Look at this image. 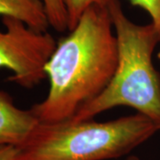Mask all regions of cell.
Returning <instances> with one entry per match:
<instances>
[{
  "instance_id": "obj_9",
  "label": "cell",
  "mask_w": 160,
  "mask_h": 160,
  "mask_svg": "<svg viewBox=\"0 0 160 160\" xmlns=\"http://www.w3.org/2000/svg\"><path fill=\"white\" fill-rule=\"evenodd\" d=\"M132 5L139 6L147 12L151 18V23L160 37V0H129Z\"/></svg>"
},
{
  "instance_id": "obj_8",
  "label": "cell",
  "mask_w": 160,
  "mask_h": 160,
  "mask_svg": "<svg viewBox=\"0 0 160 160\" xmlns=\"http://www.w3.org/2000/svg\"><path fill=\"white\" fill-rule=\"evenodd\" d=\"M46 8L49 24L59 32L68 29L67 12L62 0H42Z\"/></svg>"
},
{
  "instance_id": "obj_5",
  "label": "cell",
  "mask_w": 160,
  "mask_h": 160,
  "mask_svg": "<svg viewBox=\"0 0 160 160\" xmlns=\"http://www.w3.org/2000/svg\"><path fill=\"white\" fill-rule=\"evenodd\" d=\"M38 123L31 109L18 108L11 96L0 90V146L20 147Z\"/></svg>"
},
{
  "instance_id": "obj_11",
  "label": "cell",
  "mask_w": 160,
  "mask_h": 160,
  "mask_svg": "<svg viewBox=\"0 0 160 160\" xmlns=\"http://www.w3.org/2000/svg\"><path fill=\"white\" fill-rule=\"evenodd\" d=\"M125 160H140V159H139V158H137L136 156H129V157H127Z\"/></svg>"
},
{
  "instance_id": "obj_12",
  "label": "cell",
  "mask_w": 160,
  "mask_h": 160,
  "mask_svg": "<svg viewBox=\"0 0 160 160\" xmlns=\"http://www.w3.org/2000/svg\"><path fill=\"white\" fill-rule=\"evenodd\" d=\"M158 59L160 60V51H159V52H158Z\"/></svg>"
},
{
  "instance_id": "obj_4",
  "label": "cell",
  "mask_w": 160,
  "mask_h": 160,
  "mask_svg": "<svg viewBox=\"0 0 160 160\" xmlns=\"http://www.w3.org/2000/svg\"><path fill=\"white\" fill-rule=\"evenodd\" d=\"M6 29L0 30V68L10 69L9 81L32 88L46 78V66L57 42L47 31L29 28L22 21L3 16Z\"/></svg>"
},
{
  "instance_id": "obj_10",
  "label": "cell",
  "mask_w": 160,
  "mask_h": 160,
  "mask_svg": "<svg viewBox=\"0 0 160 160\" xmlns=\"http://www.w3.org/2000/svg\"><path fill=\"white\" fill-rule=\"evenodd\" d=\"M19 148L10 145L0 146V160H15Z\"/></svg>"
},
{
  "instance_id": "obj_7",
  "label": "cell",
  "mask_w": 160,
  "mask_h": 160,
  "mask_svg": "<svg viewBox=\"0 0 160 160\" xmlns=\"http://www.w3.org/2000/svg\"><path fill=\"white\" fill-rule=\"evenodd\" d=\"M109 0H62L68 17V29L72 30L83 13L92 6H106Z\"/></svg>"
},
{
  "instance_id": "obj_2",
  "label": "cell",
  "mask_w": 160,
  "mask_h": 160,
  "mask_svg": "<svg viewBox=\"0 0 160 160\" xmlns=\"http://www.w3.org/2000/svg\"><path fill=\"white\" fill-rule=\"evenodd\" d=\"M118 42V65L106 89L69 120L92 119L116 107H129L160 126V73L152 55L160 37L152 23L139 25L124 12L119 0H109Z\"/></svg>"
},
{
  "instance_id": "obj_1",
  "label": "cell",
  "mask_w": 160,
  "mask_h": 160,
  "mask_svg": "<svg viewBox=\"0 0 160 160\" xmlns=\"http://www.w3.org/2000/svg\"><path fill=\"white\" fill-rule=\"evenodd\" d=\"M118 65V42L107 6H90L57 46L46 66L49 90L31 108L39 123L71 119L109 86Z\"/></svg>"
},
{
  "instance_id": "obj_6",
  "label": "cell",
  "mask_w": 160,
  "mask_h": 160,
  "mask_svg": "<svg viewBox=\"0 0 160 160\" xmlns=\"http://www.w3.org/2000/svg\"><path fill=\"white\" fill-rule=\"evenodd\" d=\"M0 15L17 18L38 31L50 26L42 0H0Z\"/></svg>"
},
{
  "instance_id": "obj_3",
  "label": "cell",
  "mask_w": 160,
  "mask_h": 160,
  "mask_svg": "<svg viewBox=\"0 0 160 160\" xmlns=\"http://www.w3.org/2000/svg\"><path fill=\"white\" fill-rule=\"evenodd\" d=\"M160 126L140 113L97 122L38 123L19 148L15 160H109L129 154Z\"/></svg>"
}]
</instances>
